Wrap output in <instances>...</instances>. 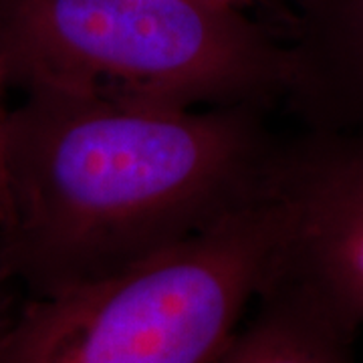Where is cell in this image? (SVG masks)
<instances>
[{"label": "cell", "instance_id": "1", "mask_svg": "<svg viewBox=\"0 0 363 363\" xmlns=\"http://www.w3.org/2000/svg\"><path fill=\"white\" fill-rule=\"evenodd\" d=\"M274 109L25 93L4 123L0 289L43 297L97 281L274 198L295 140Z\"/></svg>", "mask_w": 363, "mask_h": 363}, {"label": "cell", "instance_id": "2", "mask_svg": "<svg viewBox=\"0 0 363 363\" xmlns=\"http://www.w3.org/2000/svg\"><path fill=\"white\" fill-rule=\"evenodd\" d=\"M9 87L164 109L285 104L286 43L204 0H0Z\"/></svg>", "mask_w": 363, "mask_h": 363}, {"label": "cell", "instance_id": "3", "mask_svg": "<svg viewBox=\"0 0 363 363\" xmlns=\"http://www.w3.org/2000/svg\"><path fill=\"white\" fill-rule=\"evenodd\" d=\"M285 236L279 194L123 271L0 313V363H218Z\"/></svg>", "mask_w": 363, "mask_h": 363}, {"label": "cell", "instance_id": "4", "mask_svg": "<svg viewBox=\"0 0 363 363\" xmlns=\"http://www.w3.org/2000/svg\"><path fill=\"white\" fill-rule=\"evenodd\" d=\"M281 200L285 236L267 286L295 291L355 337L363 327V131L301 130Z\"/></svg>", "mask_w": 363, "mask_h": 363}, {"label": "cell", "instance_id": "5", "mask_svg": "<svg viewBox=\"0 0 363 363\" xmlns=\"http://www.w3.org/2000/svg\"><path fill=\"white\" fill-rule=\"evenodd\" d=\"M285 107L303 130L363 131V0H298Z\"/></svg>", "mask_w": 363, "mask_h": 363}, {"label": "cell", "instance_id": "6", "mask_svg": "<svg viewBox=\"0 0 363 363\" xmlns=\"http://www.w3.org/2000/svg\"><path fill=\"white\" fill-rule=\"evenodd\" d=\"M353 339L311 301L269 285L218 363H355Z\"/></svg>", "mask_w": 363, "mask_h": 363}, {"label": "cell", "instance_id": "7", "mask_svg": "<svg viewBox=\"0 0 363 363\" xmlns=\"http://www.w3.org/2000/svg\"><path fill=\"white\" fill-rule=\"evenodd\" d=\"M9 87V79L4 71V61L0 55V222L4 220L6 214V188H4V164H2V145H4V123H6V113H9V105H6V91Z\"/></svg>", "mask_w": 363, "mask_h": 363}, {"label": "cell", "instance_id": "8", "mask_svg": "<svg viewBox=\"0 0 363 363\" xmlns=\"http://www.w3.org/2000/svg\"><path fill=\"white\" fill-rule=\"evenodd\" d=\"M204 2H212V4H218V6H230V9L247 11L248 6L257 4V2H260V0H204Z\"/></svg>", "mask_w": 363, "mask_h": 363}]
</instances>
